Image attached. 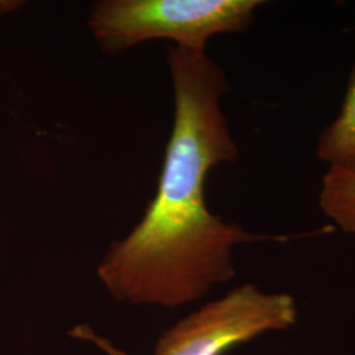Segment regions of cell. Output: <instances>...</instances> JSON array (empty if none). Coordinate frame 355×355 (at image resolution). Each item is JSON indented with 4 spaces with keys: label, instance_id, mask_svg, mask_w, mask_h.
<instances>
[{
    "label": "cell",
    "instance_id": "6",
    "mask_svg": "<svg viewBox=\"0 0 355 355\" xmlns=\"http://www.w3.org/2000/svg\"><path fill=\"white\" fill-rule=\"evenodd\" d=\"M69 334L78 340L94 343L107 355H128L125 352L117 349L111 341H108L107 338L101 337L98 333H95L92 328H89V325H76V328H73L69 331Z\"/></svg>",
    "mask_w": 355,
    "mask_h": 355
},
{
    "label": "cell",
    "instance_id": "1",
    "mask_svg": "<svg viewBox=\"0 0 355 355\" xmlns=\"http://www.w3.org/2000/svg\"><path fill=\"white\" fill-rule=\"evenodd\" d=\"M167 64L174 120L157 191L140 223L112 242L98 275L120 303L177 308L236 275L237 246L286 239L253 234L211 212L207 178L240 157L221 104L228 78L207 51L171 48Z\"/></svg>",
    "mask_w": 355,
    "mask_h": 355
},
{
    "label": "cell",
    "instance_id": "5",
    "mask_svg": "<svg viewBox=\"0 0 355 355\" xmlns=\"http://www.w3.org/2000/svg\"><path fill=\"white\" fill-rule=\"evenodd\" d=\"M318 205L337 228L355 234V164L329 166L322 178Z\"/></svg>",
    "mask_w": 355,
    "mask_h": 355
},
{
    "label": "cell",
    "instance_id": "4",
    "mask_svg": "<svg viewBox=\"0 0 355 355\" xmlns=\"http://www.w3.org/2000/svg\"><path fill=\"white\" fill-rule=\"evenodd\" d=\"M316 157L329 166L355 164V64L349 74L340 112L320 133Z\"/></svg>",
    "mask_w": 355,
    "mask_h": 355
},
{
    "label": "cell",
    "instance_id": "2",
    "mask_svg": "<svg viewBox=\"0 0 355 355\" xmlns=\"http://www.w3.org/2000/svg\"><path fill=\"white\" fill-rule=\"evenodd\" d=\"M259 0H101L89 7V28L111 54L153 40L205 53L211 38L241 33L253 24Z\"/></svg>",
    "mask_w": 355,
    "mask_h": 355
},
{
    "label": "cell",
    "instance_id": "7",
    "mask_svg": "<svg viewBox=\"0 0 355 355\" xmlns=\"http://www.w3.org/2000/svg\"><path fill=\"white\" fill-rule=\"evenodd\" d=\"M19 4H21V3H19V1H7V0L3 1V0H0V15L12 12V11H15V10L19 7Z\"/></svg>",
    "mask_w": 355,
    "mask_h": 355
},
{
    "label": "cell",
    "instance_id": "8",
    "mask_svg": "<svg viewBox=\"0 0 355 355\" xmlns=\"http://www.w3.org/2000/svg\"><path fill=\"white\" fill-rule=\"evenodd\" d=\"M354 31H355V24H354Z\"/></svg>",
    "mask_w": 355,
    "mask_h": 355
},
{
    "label": "cell",
    "instance_id": "3",
    "mask_svg": "<svg viewBox=\"0 0 355 355\" xmlns=\"http://www.w3.org/2000/svg\"><path fill=\"white\" fill-rule=\"evenodd\" d=\"M295 297L245 283L209 302L166 330L154 355H224L270 331L290 329L297 321Z\"/></svg>",
    "mask_w": 355,
    "mask_h": 355
}]
</instances>
